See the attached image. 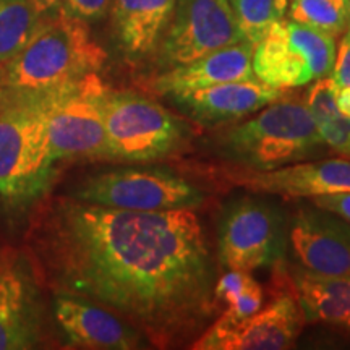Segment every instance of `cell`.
Listing matches in <instances>:
<instances>
[{
	"instance_id": "obj_26",
	"label": "cell",
	"mask_w": 350,
	"mask_h": 350,
	"mask_svg": "<svg viewBox=\"0 0 350 350\" xmlns=\"http://www.w3.org/2000/svg\"><path fill=\"white\" fill-rule=\"evenodd\" d=\"M331 78L334 81L336 88L350 91V34L345 33V36L340 39V44L336 52L334 67H332Z\"/></svg>"
},
{
	"instance_id": "obj_20",
	"label": "cell",
	"mask_w": 350,
	"mask_h": 350,
	"mask_svg": "<svg viewBox=\"0 0 350 350\" xmlns=\"http://www.w3.org/2000/svg\"><path fill=\"white\" fill-rule=\"evenodd\" d=\"M41 20L31 0H0V64L23 49Z\"/></svg>"
},
{
	"instance_id": "obj_18",
	"label": "cell",
	"mask_w": 350,
	"mask_h": 350,
	"mask_svg": "<svg viewBox=\"0 0 350 350\" xmlns=\"http://www.w3.org/2000/svg\"><path fill=\"white\" fill-rule=\"evenodd\" d=\"M288 279L305 323L350 331V275H323L295 266Z\"/></svg>"
},
{
	"instance_id": "obj_28",
	"label": "cell",
	"mask_w": 350,
	"mask_h": 350,
	"mask_svg": "<svg viewBox=\"0 0 350 350\" xmlns=\"http://www.w3.org/2000/svg\"><path fill=\"white\" fill-rule=\"evenodd\" d=\"M31 3L36 7V10L41 13L42 16H46L59 12L60 8H64L65 0H31Z\"/></svg>"
},
{
	"instance_id": "obj_13",
	"label": "cell",
	"mask_w": 350,
	"mask_h": 350,
	"mask_svg": "<svg viewBox=\"0 0 350 350\" xmlns=\"http://www.w3.org/2000/svg\"><path fill=\"white\" fill-rule=\"evenodd\" d=\"M288 242L300 268L323 275H350V222L310 203L297 209Z\"/></svg>"
},
{
	"instance_id": "obj_5",
	"label": "cell",
	"mask_w": 350,
	"mask_h": 350,
	"mask_svg": "<svg viewBox=\"0 0 350 350\" xmlns=\"http://www.w3.org/2000/svg\"><path fill=\"white\" fill-rule=\"evenodd\" d=\"M107 159L150 163L183 151L191 138L187 122L137 91L107 90L103 100Z\"/></svg>"
},
{
	"instance_id": "obj_25",
	"label": "cell",
	"mask_w": 350,
	"mask_h": 350,
	"mask_svg": "<svg viewBox=\"0 0 350 350\" xmlns=\"http://www.w3.org/2000/svg\"><path fill=\"white\" fill-rule=\"evenodd\" d=\"M65 10L86 23L98 21L106 15L111 0H65Z\"/></svg>"
},
{
	"instance_id": "obj_15",
	"label": "cell",
	"mask_w": 350,
	"mask_h": 350,
	"mask_svg": "<svg viewBox=\"0 0 350 350\" xmlns=\"http://www.w3.org/2000/svg\"><path fill=\"white\" fill-rule=\"evenodd\" d=\"M54 314L68 342L75 347L96 350L146 347V338L137 327L83 297L55 294Z\"/></svg>"
},
{
	"instance_id": "obj_19",
	"label": "cell",
	"mask_w": 350,
	"mask_h": 350,
	"mask_svg": "<svg viewBox=\"0 0 350 350\" xmlns=\"http://www.w3.org/2000/svg\"><path fill=\"white\" fill-rule=\"evenodd\" d=\"M177 0H113L112 26L120 49L143 57L156 49Z\"/></svg>"
},
{
	"instance_id": "obj_4",
	"label": "cell",
	"mask_w": 350,
	"mask_h": 350,
	"mask_svg": "<svg viewBox=\"0 0 350 350\" xmlns=\"http://www.w3.org/2000/svg\"><path fill=\"white\" fill-rule=\"evenodd\" d=\"M51 93H0V195L10 203L39 198L54 177L47 137Z\"/></svg>"
},
{
	"instance_id": "obj_16",
	"label": "cell",
	"mask_w": 350,
	"mask_h": 350,
	"mask_svg": "<svg viewBox=\"0 0 350 350\" xmlns=\"http://www.w3.org/2000/svg\"><path fill=\"white\" fill-rule=\"evenodd\" d=\"M34 278L18 256L0 260V350H25L39 342Z\"/></svg>"
},
{
	"instance_id": "obj_10",
	"label": "cell",
	"mask_w": 350,
	"mask_h": 350,
	"mask_svg": "<svg viewBox=\"0 0 350 350\" xmlns=\"http://www.w3.org/2000/svg\"><path fill=\"white\" fill-rule=\"evenodd\" d=\"M242 41L229 0H177L156 49L170 68Z\"/></svg>"
},
{
	"instance_id": "obj_11",
	"label": "cell",
	"mask_w": 350,
	"mask_h": 350,
	"mask_svg": "<svg viewBox=\"0 0 350 350\" xmlns=\"http://www.w3.org/2000/svg\"><path fill=\"white\" fill-rule=\"evenodd\" d=\"M221 178L253 193L279 195L284 198H314L319 195L350 193V159H323L294 163L269 170L224 165L209 170Z\"/></svg>"
},
{
	"instance_id": "obj_21",
	"label": "cell",
	"mask_w": 350,
	"mask_h": 350,
	"mask_svg": "<svg viewBox=\"0 0 350 350\" xmlns=\"http://www.w3.org/2000/svg\"><path fill=\"white\" fill-rule=\"evenodd\" d=\"M288 18L339 38L349 26V0H291Z\"/></svg>"
},
{
	"instance_id": "obj_8",
	"label": "cell",
	"mask_w": 350,
	"mask_h": 350,
	"mask_svg": "<svg viewBox=\"0 0 350 350\" xmlns=\"http://www.w3.org/2000/svg\"><path fill=\"white\" fill-rule=\"evenodd\" d=\"M109 88L98 73L52 90L47 137L54 163L77 157L107 159L103 100Z\"/></svg>"
},
{
	"instance_id": "obj_7",
	"label": "cell",
	"mask_w": 350,
	"mask_h": 350,
	"mask_svg": "<svg viewBox=\"0 0 350 350\" xmlns=\"http://www.w3.org/2000/svg\"><path fill=\"white\" fill-rule=\"evenodd\" d=\"M336 38L294 20H281L253 47V73L266 85L291 90L329 77Z\"/></svg>"
},
{
	"instance_id": "obj_23",
	"label": "cell",
	"mask_w": 350,
	"mask_h": 350,
	"mask_svg": "<svg viewBox=\"0 0 350 350\" xmlns=\"http://www.w3.org/2000/svg\"><path fill=\"white\" fill-rule=\"evenodd\" d=\"M305 104L308 112L312 113L314 124L329 119L336 112H339L336 103V86L331 75L314 80L305 96Z\"/></svg>"
},
{
	"instance_id": "obj_1",
	"label": "cell",
	"mask_w": 350,
	"mask_h": 350,
	"mask_svg": "<svg viewBox=\"0 0 350 350\" xmlns=\"http://www.w3.org/2000/svg\"><path fill=\"white\" fill-rule=\"evenodd\" d=\"M29 245L55 294L104 306L157 349L191 345L217 314L216 258L195 209L129 211L57 196L34 213Z\"/></svg>"
},
{
	"instance_id": "obj_29",
	"label": "cell",
	"mask_w": 350,
	"mask_h": 350,
	"mask_svg": "<svg viewBox=\"0 0 350 350\" xmlns=\"http://www.w3.org/2000/svg\"><path fill=\"white\" fill-rule=\"evenodd\" d=\"M349 8H350V0H349ZM349 23H350V20H349Z\"/></svg>"
},
{
	"instance_id": "obj_6",
	"label": "cell",
	"mask_w": 350,
	"mask_h": 350,
	"mask_svg": "<svg viewBox=\"0 0 350 350\" xmlns=\"http://www.w3.org/2000/svg\"><path fill=\"white\" fill-rule=\"evenodd\" d=\"M70 196L99 206L151 213L196 209L206 200L203 188L163 165L103 170L78 183Z\"/></svg>"
},
{
	"instance_id": "obj_2",
	"label": "cell",
	"mask_w": 350,
	"mask_h": 350,
	"mask_svg": "<svg viewBox=\"0 0 350 350\" xmlns=\"http://www.w3.org/2000/svg\"><path fill=\"white\" fill-rule=\"evenodd\" d=\"M106 52L86 21L60 8L42 16L28 44L0 64V93H44L98 73Z\"/></svg>"
},
{
	"instance_id": "obj_22",
	"label": "cell",
	"mask_w": 350,
	"mask_h": 350,
	"mask_svg": "<svg viewBox=\"0 0 350 350\" xmlns=\"http://www.w3.org/2000/svg\"><path fill=\"white\" fill-rule=\"evenodd\" d=\"M291 0H229L245 41L253 47L268 29L286 18Z\"/></svg>"
},
{
	"instance_id": "obj_12",
	"label": "cell",
	"mask_w": 350,
	"mask_h": 350,
	"mask_svg": "<svg viewBox=\"0 0 350 350\" xmlns=\"http://www.w3.org/2000/svg\"><path fill=\"white\" fill-rule=\"evenodd\" d=\"M305 319L294 292L274 297L265 308L226 331L204 329L193 350H286L295 345Z\"/></svg>"
},
{
	"instance_id": "obj_24",
	"label": "cell",
	"mask_w": 350,
	"mask_h": 350,
	"mask_svg": "<svg viewBox=\"0 0 350 350\" xmlns=\"http://www.w3.org/2000/svg\"><path fill=\"white\" fill-rule=\"evenodd\" d=\"M321 139L332 151L350 156V117L336 112L329 119L317 124Z\"/></svg>"
},
{
	"instance_id": "obj_14",
	"label": "cell",
	"mask_w": 350,
	"mask_h": 350,
	"mask_svg": "<svg viewBox=\"0 0 350 350\" xmlns=\"http://www.w3.org/2000/svg\"><path fill=\"white\" fill-rule=\"evenodd\" d=\"M284 94V90L266 85L255 77L165 98L188 120L201 126H221L252 116Z\"/></svg>"
},
{
	"instance_id": "obj_9",
	"label": "cell",
	"mask_w": 350,
	"mask_h": 350,
	"mask_svg": "<svg viewBox=\"0 0 350 350\" xmlns=\"http://www.w3.org/2000/svg\"><path fill=\"white\" fill-rule=\"evenodd\" d=\"M286 235L278 208L260 198L242 196L222 211L217 230V261L226 269L248 273L281 266Z\"/></svg>"
},
{
	"instance_id": "obj_27",
	"label": "cell",
	"mask_w": 350,
	"mask_h": 350,
	"mask_svg": "<svg viewBox=\"0 0 350 350\" xmlns=\"http://www.w3.org/2000/svg\"><path fill=\"white\" fill-rule=\"evenodd\" d=\"M313 204L339 214L345 221L350 222V193H329V195H319L314 198H310Z\"/></svg>"
},
{
	"instance_id": "obj_17",
	"label": "cell",
	"mask_w": 350,
	"mask_h": 350,
	"mask_svg": "<svg viewBox=\"0 0 350 350\" xmlns=\"http://www.w3.org/2000/svg\"><path fill=\"white\" fill-rule=\"evenodd\" d=\"M255 78L253 73V46L242 41L209 54L198 57L188 64L165 68L163 73L148 78L144 90L157 96L201 90L221 83L242 81Z\"/></svg>"
},
{
	"instance_id": "obj_3",
	"label": "cell",
	"mask_w": 350,
	"mask_h": 350,
	"mask_svg": "<svg viewBox=\"0 0 350 350\" xmlns=\"http://www.w3.org/2000/svg\"><path fill=\"white\" fill-rule=\"evenodd\" d=\"M325 146L305 99L286 94L216 138L217 154L229 165L255 170L312 159Z\"/></svg>"
}]
</instances>
